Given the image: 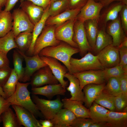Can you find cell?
<instances>
[{
  "instance_id": "cell-1",
  "label": "cell",
  "mask_w": 127,
  "mask_h": 127,
  "mask_svg": "<svg viewBox=\"0 0 127 127\" xmlns=\"http://www.w3.org/2000/svg\"><path fill=\"white\" fill-rule=\"evenodd\" d=\"M30 84V82L22 83L18 81L15 92L6 99V100L11 105H16L27 109L36 117H43L30 96V93L28 88Z\"/></svg>"
},
{
  "instance_id": "cell-2",
  "label": "cell",
  "mask_w": 127,
  "mask_h": 127,
  "mask_svg": "<svg viewBox=\"0 0 127 127\" xmlns=\"http://www.w3.org/2000/svg\"><path fill=\"white\" fill-rule=\"evenodd\" d=\"M79 52L78 48L73 47L67 43H60L53 46H49L42 49L38 55L40 56L51 57L62 62L70 73V61L71 56Z\"/></svg>"
},
{
  "instance_id": "cell-3",
  "label": "cell",
  "mask_w": 127,
  "mask_h": 127,
  "mask_svg": "<svg viewBox=\"0 0 127 127\" xmlns=\"http://www.w3.org/2000/svg\"><path fill=\"white\" fill-rule=\"evenodd\" d=\"M70 73L79 72L89 70H103L104 68L96 55L88 52L80 59L71 57L70 61Z\"/></svg>"
},
{
  "instance_id": "cell-4",
  "label": "cell",
  "mask_w": 127,
  "mask_h": 127,
  "mask_svg": "<svg viewBox=\"0 0 127 127\" xmlns=\"http://www.w3.org/2000/svg\"><path fill=\"white\" fill-rule=\"evenodd\" d=\"M32 98L45 119H52L63 106L62 102L58 98L53 100H47L33 95Z\"/></svg>"
},
{
  "instance_id": "cell-5",
  "label": "cell",
  "mask_w": 127,
  "mask_h": 127,
  "mask_svg": "<svg viewBox=\"0 0 127 127\" xmlns=\"http://www.w3.org/2000/svg\"><path fill=\"white\" fill-rule=\"evenodd\" d=\"M55 26H47L44 27L37 38L34 45L33 55L38 54L43 48L49 46H53L59 44L60 41L55 37Z\"/></svg>"
},
{
  "instance_id": "cell-6",
  "label": "cell",
  "mask_w": 127,
  "mask_h": 127,
  "mask_svg": "<svg viewBox=\"0 0 127 127\" xmlns=\"http://www.w3.org/2000/svg\"><path fill=\"white\" fill-rule=\"evenodd\" d=\"M12 15L13 18L12 30L15 37L24 32H32L34 25L22 9L19 8L15 9Z\"/></svg>"
},
{
  "instance_id": "cell-7",
  "label": "cell",
  "mask_w": 127,
  "mask_h": 127,
  "mask_svg": "<svg viewBox=\"0 0 127 127\" xmlns=\"http://www.w3.org/2000/svg\"><path fill=\"white\" fill-rule=\"evenodd\" d=\"M73 40L77 44L82 57L87 52H91L92 48L87 38L84 23L77 20L74 26Z\"/></svg>"
},
{
  "instance_id": "cell-8",
  "label": "cell",
  "mask_w": 127,
  "mask_h": 127,
  "mask_svg": "<svg viewBox=\"0 0 127 127\" xmlns=\"http://www.w3.org/2000/svg\"><path fill=\"white\" fill-rule=\"evenodd\" d=\"M96 55L104 68L112 67L119 64V49L112 44L104 48Z\"/></svg>"
},
{
  "instance_id": "cell-9",
  "label": "cell",
  "mask_w": 127,
  "mask_h": 127,
  "mask_svg": "<svg viewBox=\"0 0 127 127\" xmlns=\"http://www.w3.org/2000/svg\"><path fill=\"white\" fill-rule=\"evenodd\" d=\"M22 56L26 63L22 82H25L30 80L33 74L37 71L47 65L38 54L28 56L24 52L16 50Z\"/></svg>"
},
{
  "instance_id": "cell-10",
  "label": "cell",
  "mask_w": 127,
  "mask_h": 127,
  "mask_svg": "<svg viewBox=\"0 0 127 127\" xmlns=\"http://www.w3.org/2000/svg\"><path fill=\"white\" fill-rule=\"evenodd\" d=\"M103 5L94 0H88L85 4L81 8L77 16V20L84 23L89 20H99L100 12Z\"/></svg>"
},
{
  "instance_id": "cell-11",
  "label": "cell",
  "mask_w": 127,
  "mask_h": 127,
  "mask_svg": "<svg viewBox=\"0 0 127 127\" xmlns=\"http://www.w3.org/2000/svg\"><path fill=\"white\" fill-rule=\"evenodd\" d=\"M72 74L79 80L82 90L87 84H101L104 83L106 80L103 69L89 70Z\"/></svg>"
},
{
  "instance_id": "cell-12",
  "label": "cell",
  "mask_w": 127,
  "mask_h": 127,
  "mask_svg": "<svg viewBox=\"0 0 127 127\" xmlns=\"http://www.w3.org/2000/svg\"><path fill=\"white\" fill-rule=\"evenodd\" d=\"M30 80V84L32 87H40L45 85L57 84L59 83L48 65L36 72L32 76Z\"/></svg>"
},
{
  "instance_id": "cell-13",
  "label": "cell",
  "mask_w": 127,
  "mask_h": 127,
  "mask_svg": "<svg viewBox=\"0 0 127 127\" xmlns=\"http://www.w3.org/2000/svg\"><path fill=\"white\" fill-rule=\"evenodd\" d=\"M77 20L76 18L70 20L56 27L55 34L58 40L66 43L73 47L78 48L77 44L73 40L74 26Z\"/></svg>"
},
{
  "instance_id": "cell-14",
  "label": "cell",
  "mask_w": 127,
  "mask_h": 127,
  "mask_svg": "<svg viewBox=\"0 0 127 127\" xmlns=\"http://www.w3.org/2000/svg\"><path fill=\"white\" fill-rule=\"evenodd\" d=\"M40 57L49 67L60 83L66 89L68 84V81L64 79L65 75L68 72L66 67L62 65L58 60L53 57L45 56Z\"/></svg>"
},
{
  "instance_id": "cell-15",
  "label": "cell",
  "mask_w": 127,
  "mask_h": 127,
  "mask_svg": "<svg viewBox=\"0 0 127 127\" xmlns=\"http://www.w3.org/2000/svg\"><path fill=\"white\" fill-rule=\"evenodd\" d=\"M11 106L22 126L25 127H41L39 121L29 110L18 105L13 104Z\"/></svg>"
},
{
  "instance_id": "cell-16",
  "label": "cell",
  "mask_w": 127,
  "mask_h": 127,
  "mask_svg": "<svg viewBox=\"0 0 127 127\" xmlns=\"http://www.w3.org/2000/svg\"><path fill=\"white\" fill-rule=\"evenodd\" d=\"M107 25L106 31L112 38V45L118 48L126 36L121 25L119 15Z\"/></svg>"
},
{
  "instance_id": "cell-17",
  "label": "cell",
  "mask_w": 127,
  "mask_h": 127,
  "mask_svg": "<svg viewBox=\"0 0 127 127\" xmlns=\"http://www.w3.org/2000/svg\"><path fill=\"white\" fill-rule=\"evenodd\" d=\"M20 8L34 25L41 19L45 10L42 7L35 5L29 0H20Z\"/></svg>"
},
{
  "instance_id": "cell-18",
  "label": "cell",
  "mask_w": 127,
  "mask_h": 127,
  "mask_svg": "<svg viewBox=\"0 0 127 127\" xmlns=\"http://www.w3.org/2000/svg\"><path fill=\"white\" fill-rule=\"evenodd\" d=\"M122 3L117 2L112 3L107 7L101 14H100L98 24L99 27H106L107 22L116 19L123 6Z\"/></svg>"
},
{
  "instance_id": "cell-19",
  "label": "cell",
  "mask_w": 127,
  "mask_h": 127,
  "mask_svg": "<svg viewBox=\"0 0 127 127\" xmlns=\"http://www.w3.org/2000/svg\"><path fill=\"white\" fill-rule=\"evenodd\" d=\"M77 117L70 110L61 108L50 120L54 127H71Z\"/></svg>"
},
{
  "instance_id": "cell-20",
  "label": "cell",
  "mask_w": 127,
  "mask_h": 127,
  "mask_svg": "<svg viewBox=\"0 0 127 127\" xmlns=\"http://www.w3.org/2000/svg\"><path fill=\"white\" fill-rule=\"evenodd\" d=\"M31 91L33 95H42L49 99H51L56 95H64L66 90L60 83H58L47 85L43 87H32Z\"/></svg>"
},
{
  "instance_id": "cell-21",
  "label": "cell",
  "mask_w": 127,
  "mask_h": 127,
  "mask_svg": "<svg viewBox=\"0 0 127 127\" xmlns=\"http://www.w3.org/2000/svg\"><path fill=\"white\" fill-rule=\"evenodd\" d=\"M69 82L68 86L66 87V89L70 92L71 97L69 98L72 100H76L84 102L85 97L80 85L78 79L73 74L68 72L64 76Z\"/></svg>"
},
{
  "instance_id": "cell-22",
  "label": "cell",
  "mask_w": 127,
  "mask_h": 127,
  "mask_svg": "<svg viewBox=\"0 0 127 127\" xmlns=\"http://www.w3.org/2000/svg\"><path fill=\"white\" fill-rule=\"evenodd\" d=\"M61 101L64 108L70 110L77 117L90 118L89 109L83 105V102L66 98Z\"/></svg>"
},
{
  "instance_id": "cell-23",
  "label": "cell",
  "mask_w": 127,
  "mask_h": 127,
  "mask_svg": "<svg viewBox=\"0 0 127 127\" xmlns=\"http://www.w3.org/2000/svg\"><path fill=\"white\" fill-rule=\"evenodd\" d=\"M81 8L68 9L56 15L49 16L47 19L45 25L57 27L68 20L75 19Z\"/></svg>"
},
{
  "instance_id": "cell-24",
  "label": "cell",
  "mask_w": 127,
  "mask_h": 127,
  "mask_svg": "<svg viewBox=\"0 0 127 127\" xmlns=\"http://www.w3.org/2000/svg\"><path fill=\"white\" fill-rule=\"evenodd\" d=\"M105 85V83L99 84H90L84 87L83 89L85 94L84 102L86 107H90L97 97L103 92Z\"/></svg>"
},
{
  "instance_id": "cell-25",
  "label": "cell",
  "mask_w": 127,
  "mask_h": 127,
  "mask_svg": "<svg viewBox=\"0 0 127 127\" xmlns=\"http://www.w3.org/2000/svg\"><path fill=\"white\" fill-rule=\"evenodd\" d=\"M99 28L95 44L91 52L96 55L106 47L112 44L113 42L111 37L106 31V27L103 26Z\"/></svg>"
},
{
  "instance_id": "cell-26",
  "label": "cell",
  "mask_w": 127,
  "mask_h": 127,
  "mask_svg": "<svg viewBox=\"0 0 127 127\" xmlns=\"http://www.w3.org/2000/svg\"><path fill=\"white\" fill-rule=\"evenodd\" d=\"M49 6L50 4L45 10L44 13L41 19L34 25L32 32V42L29 48L27 51V54L29 56L33 55L34 47L36 41L44 27L47 19L50 16L49 12Z\"/></svg>"
},
{
  "instance_id": "cell-27",
  "label": "cell",
  "mask_w": 127,
  "mask_h": 127,
  "mask_svg": "<svg viewBox=\"0 0 127 127\" xmlns=\"http://www.w3.org/2000/svg\"><path fill=\"white\" fill-rule=\"evenodd\" d=\"M106 122L108 127H127V112L110 111Z\"/></svg>"
},
{
  "instance_id": "cell-28",
  "label": "cell",
  "mask_w": 127,
  "mask_h": 127,
  "mask_svg": "<svg viewBox=\"0 0 127 127\" xmlns=\"http://www.w3.org/2000/svg\"><path fill=\"white\" fill-rule=\"evenodd\" d=\"M84 24L87 38L92 50L99 30L98 22L95 20H89L85 21Z\"/></svg>"
},
{
  "instance_id": "cell-29",
  "label": "cell",
  "mask_w": 127,
  "mask_h": 127,
  "mask_svg": "<svg viewBox=\"0 0 127 127\" xmlns=\"http://www.w3.org/2000/svg\"><path fill=\"white\" fill-rule=\"evenodd\" d=\"M89 109L90 118L94 122H106L110 111L94 102Z\"/></svg>"
},
{
  "instance_id": "cell-30",
  "label": "cell",
  "mask_w": 127,
  "mask_h": 127,
  "mask_svg": "<svg viewBox=\"0 0 127 127\" xmlns=\"http://www.w3.org/2000/svg\"><path fill=\"white\" fill-rule=\"evenodd\" d=\"M13 18L10 11L2 10L0 12V38L12 29Z\"/></svg>"
},
{
  "instance_id": "cell-31",
  "label": "cell",
  "mask_w": 127,
  "mask_h": 127,
  "mask_svg": "<svg viewBox=\"0 0 127 127\" xmlns=\"http://www.w3.org/2000/svg\"><path fill=\"white\" fill-rule=\"evenodd\" d=\"M32 32L24 31L21 32L15 37L14 40L18 48L24 52L29 48L32 40Z\"/></svg>"
},
{
  "instance_id": "cell-32",
  "label": "cell",
  "mask_w": 127,
  "mask_h": 127,
  "mask_svg": "<svg viewBox=\"0 0 127 127\" xmlns=\"http://www.w3.org/2000/svg\"><path fill=\"white\" fill-rule=\"evenodd\" d=\"M1 122L4 127H21L16 114L9 107L6 109L1 115Z\"/></svg>"
},
{
  "instance_id": "cell-33",
  "label": "cell",
  "mask_w": 127,
  "mask_h": 127,
  "mask_svg": "<svg viewBox=\"0 0 127 127\" xmlns=\"http://www.w3.org/2000/svg\"><path fill=\"white\" fill-rule=\"evenodd\" d=\"M15 36L12 30L0 38V51L7 55L11 50L18 48L14 40Z\"/></svg>"
},
{
  "instance_id": "cell-34",
  "label": "cell",
  "mask_w": 127,
  "mask_h": 127,
  "mask_svg": "<svg viewBox=\"0 0 127 127\" xmlns=\"http://www.w3.org/2000/svg\"><path fill=\"white\" fill-rule=\"evenodd\" d=\"M17 75L13 68L11 74L4 84L2 87L5 94L6 99L12 96L15 92L17 82L18 81Z\"/></svg>"
},
{
  "instance_id": "cell-35",
  "label": "cell",
  "mask_w": 127,
  "mask_h": 127,
  "mask_svg": "<svg viewBox=\"0 0 127 127\" xmlns=\"http://www.w3.org/2000/svg\"><path fill=\"white\" fill-rule=\"evenodd\" d=\"M103 92L113 97L116 96L121 93L119 78L113 77L107 80Z\"/></svg>"
},
{
  "instance_id": "cell-36",
  "label": "cell",
  "mask_w": 127,
  "mask_h": 127,
  "mask_svg": "<svg viewBox=\"0 0 127 127\" xmlns=\"http://www.w3.org/2000/svg\"><path fill=\"white\" fill-rule=\"evenodd\" d=\"M14 69L16 73L19 82H22L24 68L23 66V57L17 50L13 51L12 55Z\"/></svg>"
},
{
  "instance_id": "cell-37",
  "label": "cell",
  "mask_w": 127,
  "mask_h": 127,
  "mask_svg": "<svg viewBox=\"0 0 127 127\" xmlns=\"http://www.w3.org/2000/svg\"><path fill=\"white\" fill-rule=\"evenodd\" d=\"M94 101L99 105L108 109L110 111H116L113 97L103 91Z\"/></svg>"
},
{
  "instance_id": "cell-38",
  "label": "cell",
  "mask_w": 127,
  "mask_h": 127,
  "mask_svg": "<svg viewBox=\"0 0 127 127\" xmlns=\"http://www.w3.org/2000/svg\"><path fill=\"white\" fill-rule=\"evenodd\" d=\"M68 7V0H56L51 1L49 9L50 16L56 15Z\"/></svg>"
},
{
  "instance_id": "cell-39",
  "label": "cell",
  "mask_w": 127,
  "mask_h": 127,
  "mask_svg": "<svg viewBox=\"0 0 127 127\" xmlns=\"http://www.w3.org/2000/svg\"><path fill=\"white\" fill-rule=\"evenodd\" d=\"M113 97L116 111L127 112V97L121 93Z\"/></svg>"
},
{
  "instance_id": "cell-40",
  "label": "cell",
  "mask_w": 127,
  "mask_h": 127,
  "mask_svg": "<svg viewBox=\"0 0 127 127\" xmlns=\"http://www.w3.org/2000/svg\"><path fill=\"white\" fill-rule=\"evenodd\" d=\"M103 70L107 81L111 77L119 78L123 74L126 73L122 67L119 64L112 67L104 68Z\"/></svg>"
},
{
  "instance_id": "cell-41",
  "label": "cell",
  "mask_w": 127,
  "mask_h": 127,
  "mask_svg": "<svg viewBox=\"0 0 127 127\" xmlns=\"http://www.w3.org/2000/svg\"><path fill=\"white\" fill-rule=\"evenodd\" d=\"M118 48L120 59L119 65L122 67L125 72L127 73V47Z\"/></svg>"
},
{
  "instance_id": "cell-42",
  "label": "cell",
  "mask_w": 127,
  "mask_h": 127,
  "mask_svg": "<svg viewBox=\"0 0 127 127\" xmlns=\"http://www.w3.org/2000/svg\"><path fill=\"white\" fill-rule=\"evenodd\" d=\"M12 70L9 66L0 68V86L2 87L9 77Z\"/></svg>"
},
{
  "instance_id": "cell-43",
  "label": "cell",
  "mask_w": 127,
  "mask_h": 127,
  "mask_svg": "<svg viewBox=\"0 0 127 127\" xmlns=\"http://www.w3.org/2000/svg\"><path fill=\"white\" fill-rule=\"evenodd\" d=\"M94 122L90 118L77 117L71 127H89Z\"/></svg>"
},
{
  "instance_id": "cell-44",
  "label": "cell",
  "mask_w": 127,
  "mask_h": 127,
  "mask_svg": "<svg viewBox=\"0 0 127 127\" xmlns=\"http://www.w3.org/2000/svg\"><path fill=\"white\" fill-rule=\"evenodd\" d=\"M122 27L126 36L127 34V5H124L119 13Z\"/></svg>"
},
{
  "instance_id": "cell-45",
  "label": "cell",
  "mask_w": 127,
  "mask_h": 127,
  "mask_svg": "<svg viewBox=\"0 0 127 127\" xmlns=\"http://www.w3.org/2000/svg\"><path fill=\"white\" fill-rule=\"evenodd\" d=\"M119 78L121 93L127 97V73H124Z\"/></svg>"
},
{
  "instance_id": "cell-46",
  "label": "cell",
  "mask_w": 127,
  "mask_h": 127,
  "mask_svg": "<svg viewBox=\"0 0 127 127\" xmlns=\"http://www.w3.org/2000/svg\"><path fill=\"white\" fill-rule=\"evenodd\" d=\"M88 0H68V7L71 9L81 8L87 3Z\"/></svg>"
},
{
  "instance_id": "cell-47",
  "label": "cell",
  "mask_w": 127,
  "mask_h": 127,
  "mask_svg": "<svg viewBox=\"0 0 127 127\" xmlns=\"http://www.w3.org/2000/svg\"><path fill=\"white\" fill-rule=\"evenodd\" d=\"M11 105L7 102L6 99L0 95V123L2 122L1 117L2 114Z\"/></svg>"
},
{
  "instance_id": "cell-48",
  "label": "cell",
  "mask_w": 127,
  "mask_h": 127,
  "mask_svg": "<svg viewBox=\"0 0 127 127\" xmlns=\"http://www.w3.org/2000/svg\"><path fill=\"white\" fill-rule=\"evenodd\" d=\"M43 8L45 10L50 4L52 0H28Z\"/></svg>"
},
{
  "instance_id": "cell-49",
  "label": "cell",
  "mask_w": 127,
  "mask_h": 127,
  "mask_svg": "<svg viewBox=\"0 0 127 127\" xmlns=\"http://www.w3.org/2000/svg\"><path fill=\"white\" fill-rule=\"evenodd\" d=\"M9 61L7 55L0 51V68L9 66Z\"/></svg>"
},
{
  "instance_id": "cell-50",
  "label": "cell",
  "mask_w": 127,
  "mask_h": 127,
  "mask_svg": "<svg viewBox=\"0 0 127 127\" xmlns=\"http://www.w3.org/2000/svg\"><path fill=\"white\" fill-rule=\"evenodd\" d=\"M19 0H6L4 10L6 11H10L14 8Z\"/></svg>"
},
{
  "instance_id": "cell-51",
  "label": "cell",
  "mask_w": 127,
  "mask_h": 127,
  "mask_svg": "<svg viewBox=\"0 0 127 127\" xmlns=\"http://www.w3.org/2000/svg\"><path fill=\"white\" fill-rule=\"evenodd\" d=\"M98 2L102 4L104 7H107L115 1L120 2L125 5H127V0H97Z\"/></svg>"
},
{
  "instance_id": "cell-52",
  "label": "cell",
  "mask_w": 127,
  "mask_h": 127,
  "mask_svg": "<svg viewBox=\"0 0 127 127\" xmlns=\"http://www.w3.org/2000/svg\"><path fill=\"white\" fill-rule=\"evenodd\" d=\"M39 122L41 125V127H53V123L50 120L46 119H40Z\"/></svg>"
},
{
  "instance_id": "cell-53",
  "label": "cell",
  "mask_w": 127,
  "mask_h": 127,
  "mask_svg": "<svg viewBox=\"0 0 127 127\" xmlns=\"http://www.w3.org/2000/svg\"><path fill=\"white\" fill-rule=\"evenodd\" d=\"M106 122H94L89 127H108Z\"/></svg>"
},
{
  "instance_id": "cell-54",
  "label": "cell",
  "mask_w": 127,
  "mask_h": 127,
  "mask_svg": "<svg viewBox=\"0 0 127 127\" xmlns=\"http://www.w3.org/2000/svg\"><path fill=\"white\" fill-rule=\"evenodd\" d=\"M122 47H127V37L126 36L118 48Z\"/></svg>"
},
{
  "instance_id": "cell-55",
  "label": "cell",
  "mask_w": 127,
  "mask_h": 127,
  "mask_svg": "<svg viewBox=\"0 0 127 127\" xmlns=\"http://www.w3.org/2000/svg\"><path fill=\"white\" fill-rule=\"evenodd\" d=\"M0 95L6 99L5 94L2 88L0 86Z\"/></svg>"
},
{
  "instance_id": "cell-56",
  "label": "cell",
  "mask_w": 127,
  "mask_h": 127,
  "mask_svg": "<svg viewBox=\"0 0 127 127\" xmlns=\"http://www.w3.org/2000/svg\"><path fill=\"white\" fill-rule=\"evenodd\" d=\"M6 0H0V6L1 7L5 6Z\"/></svg>"
},
{
  "instance_id": "cell-57",
  "label": "cell",
  "mask_w": 127,
  "mask_h": 127,
  "mask_svg": "<svg viewBox=\"0 0 127 127\" xmlns=\"http://www.w3.org/2000/svg\"><path fill=\"white\" fill-rule=\"evenodd\" d=\"M2 11V7L0 6V12Z\"/></svg>"
},
{
  "instance_id": "cell-58",
  "label": "cell",
  "mask_w": 127,
  "mask_h": 127,
  "mask_svg": "<svg viewBox=\"0 0 127 127\" xmlns=\"http://www.w3.org/2000/svg\"><path fill=\"white\" fill-rule=\"evenodd\" d=\"M94 0L96 2H98L97 0Z\"/></svg>"
},
{
  "instance_id": "cell-59",
  "label": "cell",
  "mask_w": 127,
  "mask_h": 127,
  "mask_svg": "<svg viewBox=\"0 0 127 127\" xmlns=\"http://www.w3.org/2000/svg\"><path fill=\"white\" fill-rule=\"evenodd\" d=\"M56 0H52L51 1H54Z\"/></svg>"
}]
</instances>
